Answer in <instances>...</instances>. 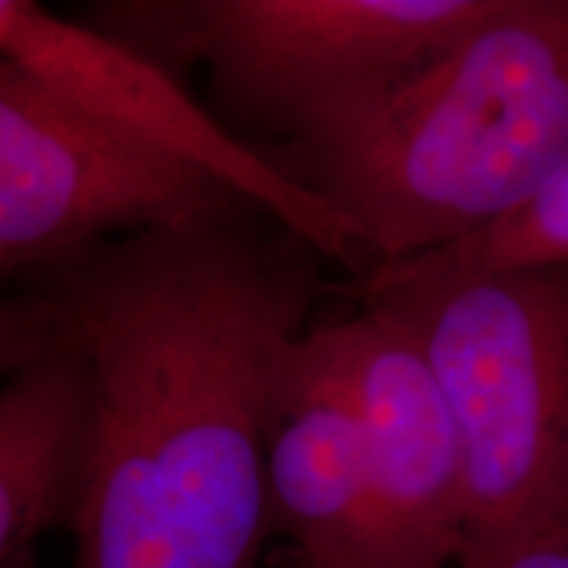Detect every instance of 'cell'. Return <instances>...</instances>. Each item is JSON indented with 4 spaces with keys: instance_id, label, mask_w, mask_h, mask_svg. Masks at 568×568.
<instances>
[{
    "instance_id": "obj_1",
    "label": "cell",
    "mask_w": 568,
    "mask_h": 568,
    "mask_svg": "<svg viewBox=\"0 0 568 568\" xmlns=\"http://www.w3.org/2000/svg\"><path fill=\"white\" fill-rule=\"evenodd\" d=\"M324 264L234 201L32 268L82 379L71 568H255L276 395Z\"/></svg>"
},
{
    "instance_id": "obj_2",
    "label": "cell",
    "mask_w": 568,
    "mask_h": 568,
    "mask_svg": "<svg viewBox=\"0 0 568 568\" xmlns=\"http://www.w3.org/2000/svg\"><path fill=\"white\" fill-rule=\"evenodd\" d=\"M258 151L358 232L374 268L474 237L568 163V0H495L450 45Z\"/></svg>"
},
{
    "instance_id": "obj_3",
    "label": "cell",
    "mask_w": 568,
    "mask_h": 568,
    "mask_svg": "<svg viewBox=\"0 0 568 568\" xmlns=\"http://www.w3.org/2000/svg\"><path fill=\"white\" fill-rule=\"evenodd\" d=\"M361 303L400 318L422 347L464 464V558L556 524L568 471V266L418 274L379 266Z\"/></svg>"
},
{
    "instance_id": "obj_4",
    "label": "cell",
    "mask_w": 568,
    "mask_h": 568,
    "mask_svg": "<svg viewBox=\"0 0 568 568\" xmlns=\"http://www.w3.org/2000/svg\"><path fill=\"white\" fill-rule=\"evenodd\" d=\"M495 0H153L98 6L148 59L201 61L219 122L287 138L308 113L450 45Z\"/></svg>"
},
{
    "instance_id": "obj_5",
    "label": "cell",
    "mask_w": 568,
    "mask_h": 568,
    "mask_svg": "<svg viewBox=\"0 0 568 568\" xmlns=\"http://www.w3.org/2000/svg\"><path fill=\"white\" fill-rule=\"evenodd\" d=\"M245 201L0 61V272Z\"/></svg>"
},
{
    "instance_id": "obj_6",
    "label": "cell",
    "mask_w": 568,
    "mask_h": 568,
    "mask_svg": "<svg viewBox=\"0 0 568 568\" xmlns=\"http://www.w3.org/2000/svg\"><path fill=\"white\" fill-rule=\"evenodd\" d=\"M0 61L34 77L90 119L226 184L314 245L355 280L374 268L358 232L287 180L258 148L195 103L163 69L95 27L74 24L27 0H0Z\"/></svg>"
},
{
    "instance_id": "obj_7",
    "label": "cell",
    "mask_w": 568,
    "mask_h": 568,
    "mask_svg": "<svg viewBox=\"0 0 568 568\" xmlns=\"http://www.w3.org/2000/svg\"><path fill=\"white\" fill-rule=\"evenodd\" d=\"M358 422L372 497V568H458L466 545L464 464L422 347L400 318L361 303L303 335Z\"/></svg>"
},
{
    "instance_id": "obj_8",
    "label": "cell",
    "mask_w": 568,
    "mask_h": 568,
    "mask_svg": "<svg viewBox=\"0 0 568 568\" xmlns=\"http://www.w3.org/2000/svg\"><path fill=\"white\" fill-rule=\"evenodd\" d=\"M268 537L297 568H372V497L358 422L297 339L284 368L266 453Z\"/></svg>"
},
{
    "instance_id": "obj_9",
    "label": "cell",
    "mask_w": 568,
    "mask_h": 568,
    "mask_svg": "<svg viewBox=\"0 0 568 568\" xmlns=\"http://www.w3.org/2000/svg\"><path fill=\"white\" fill-rule=\"evenodd\" d=\"M82 439V379L51 347L0 387V568L69 521Z\"/></svg>"
},
{
    "instance_id": "obj_10",
    "label": "cell",
    "mask_w": 568,
    "mask_h": 568,
    "mask_svg": "<svg viewBox=\"0 0 568 568\" xmlns=\"http://www.w3.org/2000/svg\"><path fill=\"white\" fill-rule=\"evenodd\" d=\"M389 266L418 274H493L514 268L568 266V163L527 203L489 230L443 251Z\"/></svg>"
},
{
    "instance_id": "obj_11",
    "label": "cell",
    "mask_w": 568,
    "mask_h": 568,
    "mask_svg": "<svg viewBox=\"0 0 568 568\" xmlns=\"http://www.w3.org/2000/svg\"><path fill=\"white\" fill-rule=\"evenodd\" d=\"M51 305L32 290L0 301V376H13L51 347Z\"/></svg>"
},
{
    "instance_id": "obj_12",
    "label": "cell",
    "mask_w": 568,
    "mask_h": 568,
    "mask_svg": "<svg viewBox=\"0 0 568 568\" xmlns=\"http://www.w3.org/2000/svg\"><path fill=\"white\" fill-rule=\"evenodd\" d=\"M458 568H568V529L552 527L506 550L464 558Z\"/></svg>"
},
{
    "instance_id": "obj_13",
    "label": "cell",
    "mask_w": 568,
    "mask_h": 568,
    "mask_svg": "<svg viewBox=\"0 0 568 568\" xmlns=\"http://www.w3.org/2000/svg\"><path fill=\"white\" fill-rule=\"evenodd\" d=\"M552 527H566L568 529V471H566V485H564V495H560V508L556 516V524ZM550 527V529H552Z\"/></svg>"
}]
</instances>
